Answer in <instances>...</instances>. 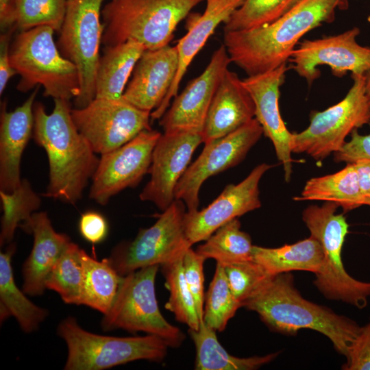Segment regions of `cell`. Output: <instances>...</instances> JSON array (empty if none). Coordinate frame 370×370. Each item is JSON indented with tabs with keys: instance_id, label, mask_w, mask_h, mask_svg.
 I'll list each match as a JSON object with an SVG mask.
<instances>
[{
	"instance_id": "obj_1",
	"label": "cell",
	"mask_w": 370,
	"mask_h": 370,
	"mask_svg": "<svg viewBox=\"0 0 370 370\" xmlns=\"http://www.w3.org/2000/svg\"><path fill=\"white\" fill-rule=\"evenodd\" d=\"M347 0H299L271 23L242 31L223 32L231 62L247 76L272 71L287 63L301 38L310 30L335 18Z\"/></svg>"
},
{
	"instance_id": "obj_2",
	"label": "cell",
	"mask_w": 370,
	"mask_h": 370,
	"mask_svg": "<svg viewBox=\"0 0 370 370\" xmlns=\"http://www.w3.org/2000/svg\"><path fill=\"white\" fill-rule=\"evenodd\" d=\"M70 101L56 99L53 111L34 105L33 138L47 156L49 177L44 195L74 205L92 178L99 158L77 129Z\"/></svg>"
},
{
	"instance_id": "obj_3",
	"label": "cell",
	"mask_w": 370,
	"mask_h": 370,
	"mask_svg": "<svg viewBox=\"0 0 370 370\" xmlns=\"http://www.w3.org/2000/svg\"><path fill=\"white\" fill-rule=\"evenodd\" d=\"M243 307L257 312L271 329L282 334H294L301 329L319 332L345 357L360 330L350 318L304 299L289 272L273 275Z\"/></svg>"
},
{
	"instance_id": "obj_4",
	"label": "cell",
	"mask_w": 370,
	"mask_h": 370,
	"mask_svg": "<svg viewBox=\"0 0 370 370\" xmlns=\"http://www.w3.org/2000/svg\"><path fill=\"white\" fill-rule=\"evenodd\" d=\"M203 0H110L101 11L102 44L128 40L147 50L169 45L177 25Z\"/></svg>"
},
{
	"instance_id": "obj_5",
	"label": "cell",
	"mask_w": 370,
	"mask_h": 370,
	"mask_svg": "<svg viewBox=\"0 0 370 370\" xmlns=\"http://www.w3.org/2000/svg\"><path fill=\"white\" fill-rule=\"evenodd\" d=\"M53 32L49 26L20 32L10 45V63L21 76L18 91L42 86L45 97L70 101L79 92L78 72L60 53Z\"/></svg>"
},
{
	"instance_id": "obj_6",
	"label": "cell",
	"mask_w": 370,
	"mask_h": 370,
	"mask_svg": "<svg viewBox=\"0 0 370 370\" xmlns=\"http://www.w3.org/2000/svg\"><path fill=\"white\" fill-rule=\"evenodd\" d=\"M338 205L325 201L321 206L311 205L302 213V219L320 243L323 262L315 274L314 285L328 299L341 301L362 309L370 297V282L352 277L345 270L341 251L349 225L343 214H336Z\"/></svg>"
},
{
	"instance_id": "obj_7",
	"label": "cell",
	"mask_w": 370,
	"mask_h": 370,
	"mask_svg": "<svg viewBox=\"0 0 370 370\" xmlns=\"http://www.w3.org/2000/svg\"><path fill=\"white\" fill-rule=\"evenodd\" d=\"M57 333L67 347L64 370H103L138 360L160 362L169 347L152 334L117 337L92 333L72 317L58 324Z\"/></svg>"
},
{
	"instance_id": "obj_8",
	"label": "cell",
	"mask_w": 370,
	"mask_h": 370,
	"mask_svg": "<svg viewBox=\"0 0 370 370\" xmlns=\"http://www.w3.org/2000/svg\"><path fill=\"white\" fill-rule=\"evenodd\" d=\"M160 265L141 268L123 276L113 304L103 314L104 332L123 330L158 336L171 347H177L185 336L161 314L155 291V280Z\"/></svg>"
},
{
	"instance_id": "obj_9",
	"label": "cell",
	"mask_w": 370,
	"mask_h": 370,
	"mask_svg": "<svg viewBox=\"0 0 370 370\" xmlns=\"http://www.w3.org/2000/svg\"><path fill=\"white\" fill-rule=\"evenodd\" d=\"M353 85L345 97L323 111L312 112L308 127L293 133L292 153H306L317 161L340 150L354 130L370 123V99L365 75L352 74Z\"/></svg>"
},
{
	"instance_id": "obj_10",
	"label": "cell",
	"mask_w": 370,
	"mask_h": 370,
	"mask_svg": "<svg viewBox=\"0 0 370 370\" xmlns=\"http://www.w3.org/2000/svg\"><path fill=\"white\" fill-rule=\"evenodd\" d=\"M105 0H67L57 46L77 68L79 92L74 108H82L95 98V76L104 30L101 22Z\"/></svg>"
},
{
	"instance_id": "obj_11",
	"label": "cell",
	"mask_w": 370,
	"mask_h": 370,
	"mask_svg": "<svg viewBox=\"0 0 370 370\" xmlns=\"http://www.w3.org/2000/svg\"><path fill=\"white\" fill-rule=\"evenodd\" d=\"M184 204L175 199L151 227L140 229L132 241L112 249L106 259L120 275L175 260L192 247L185 232Z\"/></svg>"
},
{
	"instance_id": "obj_12",
	"label": "cell",
	"mask_w": 370,
	"mask_h": 370,
	"mask_svg": "<svg viewBox=\"0 0 370 370\" xmlns=\"http://www.w3.org/2000/svg\"><path fill=\"white\" fill-rule=\"evenodd\" d=\"M73 122L95 153L102 155L151 130V112L140 110L123 97L95 98L82 108H72Z\"/></svg>"
},
{
	"instance_id": "obj_13",
	"label": "cell",
	"mask_w": 370,
	"mask_h": 370,
	"mask_svg": "<svg viewBox=\"0 0 370 370\" xmlns=\"http://www.w3.org/2000/svg\"><path fill=\"white\" fill-rule=\"evenodd\" d=\"M262 134V126L254 118L234 132L205 143L200 155L177 184L175 199L182 200L188 211L198 210L199 193L203 183L239 164Z\"/></svg>"
},
{
	"instance_id": "obj_14",
	"label": "cell",
	"mask_w": 370,
	"mask_h": 370,
	"mask_svg": "<svg viewBox=\"0 0 370 370\" xmlns=\"http://www.w3.org/2000/svg\"><path fill=\"white\" fill-rule=\"evenodd\" d=\"M160 135L157 130H143L121 147L101 155L91 178L90 199L104 206L123 190L136 186L149 173Z\"/></svg>"
},
{
	"instance_id": "obj_15",
	"label": "cell",
	"mask_w": 370,
	"mask_h": 370,
	"mask_svg": "<svg viewBox=\"0 0 370 370\" xmlns=\"http://www.w3.org/2000/svg\"><path fill=\"white\" fill-rule=\"evenodd\" d=\"M359 34V28L354 27L338 35L305 40L295 49L288 61L309 85L320 76V65L329 66L337 77L348 71L365 75L370 71V47L357 42Z\"/></svg>"
},
{
	"instance_id": "obj_16",
	"label": "cell",
	"mask_w": 370,
	"mask_h": 370,
	"mask_svg": "<svg viewBox=\"0 0 370 370\" xmlns=\"http://www.w3.org/2000/svg\"><path fill=\"white\" fill-rule=\"evenodd\" d=\"M204 143L202 133L193 131L164 132L153 151L150 178L139 195L143 201L166 210L175 199V189L188 166L197 147Z\"/></svg>"
},
{
	"instance_id": "obj_17",
	"label": "cell",
	"mask_w": 370,
	"mask_h": 370,
	"mask_svg": "<svg viewBox=\"0 0 370 370\" xmlns=\"http://www.w3.org/2000/svg\"><path fill=\"white\" fill-rule=\"evenodd\" d=\"M271 167L266 163L258 165L240 183L227 185L207 207L186 212L184 227L189 243L206 241L222 225L260 208L259 183Z\"/></svg>"
},
{
	"instance_id": "obj_18",
	"label": "cell",
	"mask_w": 370,
	"mask_h": 370,
	"mask_svg": "<svg viewBox=\"0 0 370 370\" xmlns=\"http://www.w3.org/2000/svg\"><path fill=\"white\" fill-rule=\"evenodd\" d=\"M230 63L226 48L223 45L213 52L204 71L174 97L171 106L160 119V125L164 132L193 131L202 133L214 95Z\"/></svg>"
},
{
	"instance_id": "obj_19",
	"label": "cell",
	"mask_w": 370,
	"mask_h": 370,
	"mask_svg": "<svg viewBox=\"0 0 370 370\" xmlns=\"http://www.w3.org/2000/svg\"><path fill=\"white\" fill-rule=\"evenodd\" d=\"M288 67L284 63L279 67L242 79L255 105V119L263 134L273 143L278 159L283 165L284 180L289 182L292 174L291 140L288 131L281 116L279 108L280 87L284 82Z\"/></svg>"
},
{
	"instance_id": "obj_20",
	"label": "cell",
	"mask_w": 370,
	"mask_h": 370,
	"mask_svg": "<svg viewBox=\"0 0 370 370\" xmlns=\"http://www.w3.org/2000/svg\"><path fill=\"white\" fill-rule=\"evenodd\" d=\"M178 67L176 46L147 50L137 62L123 98L151 112L162 103L175 79Z\"/></svg>"
},
{
	"instance_id": "obj_21",
	"label": "cell",
	"mask_w": 370,
	"mask_h": 370,
	"mask_svg": "<svg viewBox=\"0 0 370 370\" xmlns=\"http://www.w3.org/2000/svg\"><path fill=\"white\" fill-rule=\"evenodd\" d=\"M19 227L34 238L32 251L22 268L23 291L31 296H40L47 289L49 273L71 241L66 234L55 230L45 212H35Z\"/></svg>"
},
{
	"instance_id": "obj_22",
	"label": "cell",
	"mask_w": 370,
	"mask_h": 370,
	"mask_svg": "<svg viewBox=\"0 0 370 370\" xmlns=\"http://www.w3.org/2000/svg\"><path fill=\"white\" fill-rule=\"evenodd\" d=\"M40 86L14 110L8 112L5 103L0 118V190L11 193L21 183V162L33 135L34 105Z\"/></svg>"
},
{
	"instance_id": "obj_23",
	"label": "cell",
	"mask_w": 370,
	"mask_h": 370,
	"mask_svg": "<svg viewBox=\"0 0 370 370\" xmlns=\"http://www.w3.org/2000/svg\"><path fill=\"white\" fill-rule=\"evenodd\" d=\"M255 117L253 99L238 75L227 69L214 95L205 121L204 143L223 137Z\"/></svg>"
},
{
	"instance_id": "obj_24",
	"label": "cell",
	"mask_w": 370,
	"mask_h": 370,
	"mask_svg": "<svg viewBox=\"0 0 370 370\" xmlns=\"http://www.w3.org/2000/svg\"><path fill=\"white\" fill-rule=\"evenodd\" d=\"M245 0H206L202 14H195L189 23L187 33L175 45L178 67L173 83L160 105L151 112L152 121L160 119L168 109L169 102L177 95L183 77L193 58L205 45L209 37L222 23H225Z\"/></svg>"
},
{
	"instance_id": "obj_25",
	"label": "cell",
	"mask_w": 370,
	"mask_h": 370,
	"mask_svg": "<svg viewBox=\"0 0 370 370\" xmlns=\"http://www.w3.org/2000/svg\"><path fill=\"white\" fill-rule=\"evenodd\" d=\"M145 50L142 44L134 40L105 47L97 68L95 98H121L129 78Z\"/></svg>"
},
{
	"instance_id": "obj_26",
	"label": "cell",
	"mask_w": 370,
	"mask_h": 370,
	"mask_svg": "<svg viewBox=\"0 0 370 370\" xmlns=\"http://www.w3.org/2000/svg\"><path fill=\"white\" fill-rule=\"evenodd\" d=\"M15 251L16 244L12 242L0 253V319L14 317L21 330L30 333L39 328L48 311L31 301L16 284L11 264Z\"/></svg>"
},
{
	"instance_id": "obj_27",
	"label": "cell",
	"mask_w": 370,
	"mask_h": 370,
	"mask_svg": "<svg viewBox=\"0 0 370 370\" xmlns=\"http://www.w3.org/2000/svg\"><path fill=\"white\" fill-rule=\"evenodd\" d=\"M252 259L271 275L292 271L317 274L323 264V252L318 241L310 235L295 243L277 248L254 245Z\"/></svg>"
},
{
	"instance_id": "obj_28",
	"label": "cell",
	"mask_w": 370,
	"mask_h": 370,
	"mask_svg": "<svg viewBox=\"0 0 370 370\" xmlns=\"http://www.w3.org/2000/svg\"><path fill=\"white\" fill-rule=\"evenodd\" d=\"M296 201L319 200L333 202L345 212L363 205L354 163L332 174L312 177L308 180Z\"/></svg>"
},
{
	"instance_id": "obj_29",
	"label": "cell",
	"mask_w": 370,
	"mask_h": 370,
	"mask_svg": "<svg viewBox=\"0 0 370 370\" xmlns=\"http://www.w3.org/2000/svg\"><path fill=\"white\" fill-rule=\"evenodd\" d=\"M195 347L197 370H252L272 361L278 352L262 356L239 358L230 354L221 345L216 331L202 321L198 330L188 331Z\"/></svg>"
},
{
	"instance_id": "obj_30",
	"label": "cell",
	"mask_w": 370,
	"mask_h": 370,
	"mask_svg": "<svg viewBox=\"0 0 370 370\" xmlns=\"http://www.w3.org/2000/svg\"><path fill=\"white\" fill-rule=\"evenodd\" d=\"M81 260L83 275L79 305L86 306L104 314L113 304L123 276L106 258L99 261L83 249Z\"/></svg>"
},
{
	"instance_id": "obj_31",
	"label": "cell",
	"mask_w": 370,
	"mask_h": 370,
	"mask_svg": "<svg viewBox=\"0 0 370 370\" xmlns=\"http://www.w3.org/2000/svg\"><path fill=\"white\" fill-rule=\"evenodd\" d=\"M253 245L250 236L241 230L234 219L216 230L195 250L206 260L214 259L223 266L252 260Z\"/></svg>"
},
{
	"instance_id": "obj_32",
	"label": "cell",
	"mask_w": 370,
	"mask_h": 370,
	"mask_svg": "<svg viewBox=\"0 0 370 370\" xmlns=\"http://www.w3.org/2000/svg\"><path fill=\"white\" fill-rule=\"evenodd\" d=\"M67 0H14L1 29L15 26L20 32L49 26L60 32L66 14Z\"/></svg>"
},
{
	"instance_id": "obj_33",
	"label": "cell",
	"mask_w": 370,
	"mask_h": 370,
	"mask_svg": "<svg viewBox=\"0 0 370 370\" xmlns=\"http://www.w3.org/2000/svg\"><path fill=\"white\" fill-rule=\"evenodd\" d=\"M3 215L1 221L0 245L12 243L15 231L28 221L41 205L40 196L27 179L11 193L0 190Z\"/></svg>"
},
{
	"instance_id": "obj_34",
	"label": "cell",
	"mask_w": 370,
	"mask_h": 370,
	"mask_svg": "<svg viewBox=\"0 0 370 370\" xmlns=\"http://www.w3.org/2000/svg\"><path fill=\"white\" fill-rule=\"evenodd\" d=\"M182 257L161 265L165 284L169 291L165 308L173 313L178 321L186 324L189 329L197 330L201 321L185 278Z\"/></svg>"
},
{
	"instance_id": "obj_35",
	"label": "cell",
	"mask_w": 370,
	"mask_h": 370,
	"mask_svg": "<svg viewBox=\"0 0 370 370\" xmlns=\"http://www.w3.org/2000/svg\"><path fill=\"white\" fill-rule=\"evenodd\" d=\"M81 251L71 241L53 265L45 282L46 288L56 292L67 304L79 305L83 275Z\"/></svg>"
},
{
	"instance_id": "obj_36",
	"label": "cell",
	"mask_w": 370,
	"mask_h": 370,
	"mask_svg": "<svg viewBox=\"0 0 370 370\" xmlns=\"http://www.w3.org/2000/svg\"><path fill=\"white\" fill-rule=\"evenodd\" d=\"M203 321L216 332H222L241 304L234 297L224 267L217 263L214 277L204 298Z\"/></svg>"
},
{
	"instance_id": "obj_37",
	"label": "cell",
	"mask_w": 370,
	"mask_h": 370,
	"mask_svg": "<svg viewBox=\"0 0 370 370\" xmlns=\"http://www.w3.org/2000/svg\"><path fill=\"white\" fill-rule=\"evenodd\" d=\"M299 0H245L224 23L223 32L251 29L271 23Z\"/></svg>"
},
{
	"instance_id": "obj_38",
	"label": "cell",
	"mask_w": 370,
	"mask_h": 370,
	"mask_svg": "<svg viewBox=\"0 0 370 370\" xmlns=\"http://www.w3.org/2000/svg\"><path fill=\"white\" fill-rule=\"evenodd\" d=\"M223 267L230 288L242 307L273 276L253 259Z\"/></svg>"
},
{
	"instance_id": "obj_39",
	"label": "cell",
	"mask_w": 370,
	"mask_h": 370,
	"mask_svg": "<svg viewBox=\"0 0 370 370\" xmlns=\"http://www.w3.org/2000/svg\"><path fill=\"white\" fill-rule=\"evenodd\" d=\"M206 259L191 247L188 248L182 257V264L185 278L189 289L194 297L197 311L203 321L204 306V263Z\"/></svg>"
},
{
	"instance_id": "obj_40",
	"label": "cell",
	"mask_w": 370,
	"mask_h": 370,
	"mask_svg": "<svg viewBox=\"0 0 370 370\" xmlns=\"http://www.w3.org/2000/svg\"><path fill=\"white\" fill-rule=\"evenodd\" d=\"M345 370H370V321L360 330L349 345Z\"/></svg>"
},
{
	"instance_id": "obj_41",
	"label": "cell",
	"mask_w": 370,
	"mask_h": 370,
	"mask_svg": "<svg viewBox=\"0 0 370 370\" xmlns=\"http://www.w3.org/2000/svg\"><path fill=\"white\" fill-rule=\"evenodd\" d=\"M369 125L370 126V123ZM350 135V140L334 153V161L349 164L362 160H370V133L361 135L356 129Z\"/></svg>"
},
{
	"instance_id": "obj_42",
	"label": "cell",
	"mask_w": 370,
	"mask_h": 370,
	"mask_svg": "<svg viewBox=\"0 0 370 370\" xmlns=\"http://www.w3.org/2000/svg\"><path fill=\"white\" fill-rule=\"evenodd\" d=\"M79 231L86 241L97 244L106 238L108 224L106 218L99 212L88 211L82 214L79 219Z\"/></svg>"
},
{
	"instance_id": "obj_43",
	"label": "cell",
	"mask_w": 370,
	"mask_h": 370,
	"mask_svg": "<svg viewBox=\"0 0 370 370\" xmlns=\"http://www.w3.org/2000/svg\"><path fill=\"white\" fill-rule=\"evenodd\" d=\"M13 26L0 36V94L1 95L10 78L16 74L11 66L10 59V40L14 30Z\"/></svg>"
},
{
	"instance_id": "obj_44",
	"label": "cell",
	"mask_w": 370,
	"mask_h": 370,
	"mask_svg": "<svg viewBox=\"0 0 370 370\" xmlns=\"http://www.w3.org/2000/svg\"><path fill=\"white\" fill-rule=\"evenodd\" d=\"M360 192L365 198L370 197V160L354 162Z\"/></svg>"
},
{
	"instance_id": "obj_45",
	"label": "cell",
	"mask_w": 370,
	"mask_h": 370,
	"mask_svg": "<svg viewBox=\"0 0 370 370\" xmlns=\"http://www.w3.org/2000/svg\"><path fill=\"white\" fill-rule=\"evenodd\" d=\"M14 0H0V24L5 22Z\"/></svg>"
},
{
	"instance_id": "obj_46",
	"label": "cell",
	"mask_w": 370,
	"mask_h": 370,
	"mask_svg": "<svg viewBox=\"0 0 370 370\" xmlns=\"http://www.w3.org/2000/svg\"><path fill=\"white\" fill-rule=\"evenodd\" d=\"M365 79L366 94L370 99V71L365 74Z\"/></svg>"
},
{
	"instance_id": "obj_47",
	"label": "cell",
	"mask_w": 370,
	"mask_h": 370,
	"mask_svg": "<svg viewBox=\"0 0 370 370\" xmlns=\"http://www.w3.org/2000/svg\"><path fill=\"white\" fill-rule=\"evenodd\" d=\"M363 205H367L370 206V197L365 198L363 200Z\"/></svg>"
},
{
	"instance_id": "obj_48",
	"label": "cell",
	"mask_w": 370,
	"mask_h": 370,
	"mask_svg": "<svg viewBox=\"0 0 370 370\" xmlns=\"http://www.w3.org/2000/svg\"><path fill=\"white\" fill-rule=\"evenodd\" d=\"M367 21L370 23V15L367 17Z\"/></svg>"
}]
</instances>
